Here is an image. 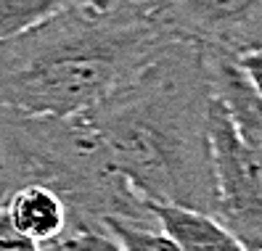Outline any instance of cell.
Returning <instances> with one entry per match:
<instances>
[{
  "instance_id": "1",
  "label": "cell",
  "mask_w": 262,
  "mask_h": 251,
  "mask_svg": "<svg viewBox=\"0 0 262 251\" xmlns=\"http://www.w3.org/2000/svg\"><path fill=\"white\" fill-rule=\"evenodd\" d=\"M212 98L207 51L186 40H169L133 77L82 114L112 167L143 201L214 217Z\"/></svg>"
},
{
  "instance_id": "2",
  "label": "cell",
  "mask_w": 262,
  "mask_h": 251,
  "mask_svg": "<svg viewBox=\"0 0 262 251\" xmlns=\"http://www.w3.org/2000/svg\"><path fill=\"white\" fill-rule=\"evenodd\" d=\"M172 40L148 0L69 6L0 40V108L74 117L93 108Z\"/></svg>"
},
{
  "instance_id": "3",
  "label": "cell",
  "mask_w": 262,
  "mask_h": 251,
  "mask_svg": "<svg viewBox=\"0 0 262 251\" xmlns=\"http://www.w3.org/2000/svg\"><path fill=\"white\" fill-rule=\"evenodd\" d=\"M40 185L69 212L72 233H109V222L159 227L146 201L112 167L85 114L51 117L0 108V203Z\"/></svg>"
},
{
  "instance_id": "4",
  "label": "cell",
  "mask_w": 262,
  "mask_h": 251,
  "mask_svg": "<svg viewBox=\"0 0 262 251\" xmlns=\"http://www.w3.org/2000/svg\"><path fill=\"white\" fill-rule=\"evenodd\" d=\"M209 140L217 185L214 219L246 251H262V159L244 146L217 98L209 106Z\"/></svg>"
},
{
  "instance_id": "5",
  "label": "cell",
  "mask_w": 262,
  "mask_h": 251,
  "mask_svg": "<svg viewBox=\"0 0 262 251\" xmlns=\"http://www.w3.org/2000/svg\"><path fill=\"white\" fill-rule=\"evenodd\" d=\"M157 24L209 56L238 61L262 48V0H148Z\"/></svg>"
},
{
  "instance_id": "6",
  "label": "cell",
  "mask_w": 262,
  "mask_h": 251,
  "mask_svg": "<svg viewBox=\"0 0 262 251\" xmlns=\"http://www.w3.org/2000/svg\"><path fill=\"white\" fill-rule=\"evenodd\" d=\"M209 77L212 93L233 122V130L244 146L262 159V101L249 77L244 74L238 61L225 56H209Z\"/></svg>"
},
{
  "instance_id": "7",
  "label": "cell",
  "mask_w": 262,
  "mask_h": 251,
  "mask_svg": "<svg viewBox=\"0 0 262 251\" xmlns=\"http://www.w3.org/2000/svg\"><path fill=\"white\" fill-rule=\"evenodd\" d=\"M3 209L11 217L13 227L29 235L37 243L61 241L69 230V212L56 193L40 185L16 188L6 201Z\"/></svg>"
},
{
  "instance_id": "8",
  "label": "cell",
  "mask_w": 262,
  "mask_h": 251,
  "mask_svg": "<svg viewBox=\"0 0 262 251\" xmlns=\"http://www.w3.org/2000/svg\"><path fill=\"white\" fill-rule=\"evenodd\" d=\"M162 233L172 238L180 251H246L212 214L172 207V203L146 201Z\"/></svg>"
},
{
  "instance_id": "9",
  "label": "cell",
  "mask_w": 262,
  "mask_h": 251,
  "mask_svg": "<svg viewBox=\"0 0 262 251\" xmlns=\"http://www.w3.org/2000/svg\"><path fill=\"white\" fill-rule=\"evenodd\" d=\"M69 6L77 3L74 0H0V40L19 35Z\"/></svg>"
},
{
  "instance_id": "10",
  "label": "cell",
  "mask_w": 262,
  "mask_h": 251,
  "mask_svg": "<svg viewBox=\"0 0 262 251\" xmlns=\"http://www.w3.org/2000/svg\"><path fill=\"white\" fill-rule=\"evenodd\" d=\"M106 230L125 251H180V246L159 227H133L122 222H109Z\"/></svg>"
},
{
  "instance_id": "11",
  "label": "cell",
  "mask_w": 262,
  "mask_h": 251,
  "mask_svg": "<svg viewBox=\"0 0 262 251\" xmlns=\"http://www.w3.org/2000/svg\"><path fill=\"white\" fill-rule=\"evenodd\" d=\"M69 251H125L112 233H72L61 238Z\"/></svg>"
},
{
  "instance_id": "12",
  "label": "cell",
  "mask_w": 262,
  "mask_h": 251,
  "mask_svg": "<svg viewBox=\"0 0 262 251\" xmlns=\"http://www.w3.org/2000/svg\"><path fill=\"white\" fill-rule=\"evenodd\" d=\"M0 251H40L37 241H32L29 235H24L13 227L11 217L3 209V203H0Z\"/></svg>"
},
{
  "instance_id": "13",
  "label": "cell",
  "mask_w": 262,
  "mask_h": 251,
  "mask_svg": "<svg viewBox=\"0 0 262 251\" xmlns=\"http://www.w3.org/2000/svg\"><path fill=\"white\" fill-rule=\"evenodd\" d=\"M238 66L244 69L246 77H249V82L254 85L257 96H259V101H262V48L244 53V56L238 58Z\"/></svg>"
},
{
  "instance_id": "14",
  "label": "cell",
  "mask_w": 262,
  "mask_h": 251,
  "mask_svg": "<svg viewBox=\"0 0 262 251\" xmlns=\"http://www.w3.org/2000/svg\"><path fill=\"white\" fill-rule=\"evenodd\" d=\"M77 6H85V8H93V11H109L119 3H125V0H74Z\"/></svg>"
}]
</instances>
